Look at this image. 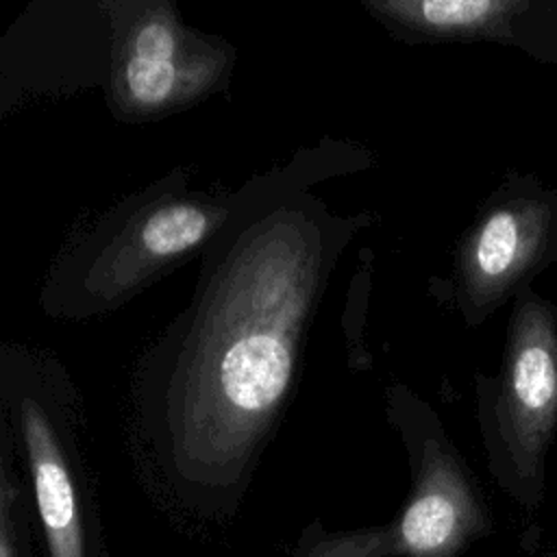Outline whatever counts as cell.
<instances>
[{"label":"cell","instance_id":"cell-1","mask_svg":"<svg viewBox=\"0 0 557 557\" xmlns=\"http://www.w3.org/2000/svg\"><path fill=\"white\" fill-rule=\"evenodd\" d=\"M372 154L322 139L246 181V198L198 257L187 305L135 359L128 431L191 505H233L292 405L309 331L372 213H337L313 185Z\"/></svg>","mask_w":557,"mask_h":557},{"label":"cell","instance_id":"cell-2","mask_svg":"<svg viewBox=\"0 0 557 557\" xmlns=\"http://www.w3.org/2000/svg\"><path fill=\"white\" fill-rule=\"evenodd\" d=\"M194 176L176 168L78 228L50 261L39 311L65 322L96 320L198 259L242 207L246 183L213 191L191 187Z\"/></svg>","mask_w":557,"mask_h":557},{"label":"cell","instance_id":"cell-3","mask_svg":"<svg viewBox=\"0 0 557 557\" xmlns=\"http://www.w3.org/2000/svg\"><path fill=\"white\" fill-rule=\"evenodd\" d=\"M474 403L494 481L535 511L557 433V302L531 285L513 298L498 372L474 374Z\"/></svg>","mask_w":557,"mask_h":557},{"label":"cell","instance_id":"cell-4","mask_svg":"<svg viewBox=\"0 0 557 557\" xmlns=\"http://www.w3.org/2000/svg\"><path fill=\"white\" fill-rule=\"evenodd\" d=\"M109 22L104 100L122 124L191 109L231 85L237 48L187 26L172 0H102Z\"/></svg>","mask_w":557,"mask_h":557},{"label":"cell","instance_id":"cell-5","mask_svg":"<svg viewBox=\"0 0 557 557\" xmlns=\"http://www.w3.org/2000/svg\"><path fill=\"white\" fill-rule=\"evenodd\" d=\"M81 400L57 355L22 342L0 346V418L24 453L50 557H85Z\"/></svg>","mask_w":557,"mask_h":557},{"label":"cell","instance_id":"cell-6","mask_svg":"<svg viewBox=\"0 0 557 557\" xmlns=\"http://www.w3.org/2000/svg\"><path fill=\"white\" fill-rule=\"evenodd\" d=\"M557 261V189L511 172L481 202L457 239L446 296L468 329Z\"/></svg>","mask_w":557,"mask_h":557},{"label":"cell","instance_id":"cell-7","mask_svg":"<svg viewBox=\"0 0 557 557\" xmlns=\"http://www.w3.org/2000/svg\"><path fill=\"white\" fill-rule=\"evenodd\" d=\"M383 409L407 450L413 476L396 527L398 550L409 557H453L490 529L476 483L435 409L407 383L385 387Z\"/></svg>","mask_w":557,"mask_h":557},{"label":"cell","instance_id":"cell-8","mask_svg":"<svg viewBox=\"0 0 557 557\" xmlns=\"http://www.w3.org/2000/svg\"><path fill=\"white\" fill-rule=\"evenodd\" d=\"M361 7L392 39L409 46L494 41L557 59V2L361 0Z\"/></svg>","mask_w":557,"mask_h":557},{"label":"cell","instance_id":"cell-9","mask_svg":"<svg viewBox=\"0 0 557 557\" xmlns=\"http://www.w3.org/2000/svg\"><path fill=\"white\" fill-rule=\"evenodd\" d=\"M0 455H2V481H0V557H20L17 553V535L15 524L17 518L13 516L17 509V500L22 496V487L13 472L11 459L15 450V440L4 420H0Z\"/></svg>","mask_w":557,"mask_h":557},{"label":"cell","instance_id":"cell-10","mask_svg":"<svg viewBox=\"0 0 557 557\" xmlns=\"http://www.w3.org/2000/svg\"><path fill=\"white\" fill-rule=\"evenodd\" d=\"M548 557H557V550H553V553H550V555H548Z\"/></svg>","mask_w":557,"mask_h":557}]
</instances>
